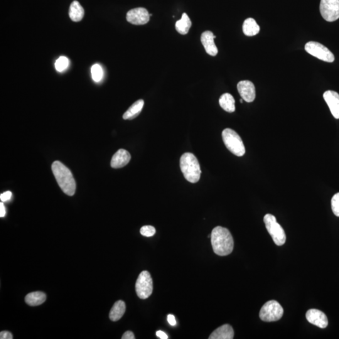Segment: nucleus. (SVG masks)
Returning a JSON list of instances; mask_svg holds the SVG:
<instances>
[{"label":"nucleus","mask_w":339,"mask_h":339,"mask_svg":"<svg viewBox=\"0 0 339 339\" xmlns=\"http://www.w3.org/2000/svg\"><path fill=\"white\" fill-rule=\"evenodd\" d=\"M210 239L214 252L218 256H227L232 252L234 240L227 228L217 226L211 232Z\"/></svg>","instance_id":"nucleus-1"},{"label":"nucleus","mask_w":339,"mask_h":339,"mask_svg":"<svg viewBox=\"0 0 339 339\" xmlns=\"http://www.w3.org/2000/svg\"><path fill=\"white\" fill-rule=\"evenodd\" d=\"M52 170L56 182L64 192L70 196L74 195L76 184L70 170L58 161L54 162L52 164Z\"/></svg>","instance_id":"nucleus-2"},{"label":"nucleus","mask_w":339,"mask_h":339,"mask_svg":"<svg viewBox=\"0 0 339 339\" xmlns=\"http://www.w3.org/2000/svg\"><path fill=\"white\" fill-rule=\"evenodd\" d=\"M180 166L184 178L189 182L196 183L200 180L202 172L198 160L194 154H183L180 158Z\"/></svg>","instance_id":"nucleus-3"},{"label":"nucleus","mask_w":339,"mask_h":339,"mask_svg":"<svg viewBox=\"0 0 339 339\" xmlns=\"http://www.w3.org/2000/svg\"><path fill=\"white\" fill-rule=\"evenodd\" d=\"M222 136L226 148L232 154L238 156H244L246 152L244 144L236 132L232 129L226 128L223 130Z\"/></svg>","instance_id":"nucleus-4"},{"label":"nucleus","mask_w":339,"mask_h":339,"mask_svg":"<svg viewBox=\"0 0 339 339\" xmlns=\"http://www.w3.org/2000/svg\"><path fill=\"white\" fill-rule=\"evenodd\" d=\"M264 222L275 244L284 245L286 240V232L282 226L277 222L276 218L274 215L268 214L264 216Z\"/></svg>","instance_id":"nucleus-5"},{"label":"nucleus","mask_w":339,"mask_h":339,"mask_svg":"<svg viewBox=\"0 0 339 339\" xmlns=\"http://www.w3.org/2000/svg\"><path fill=\"white\" fill-rule=\"evenodd\" d=\"M284 315V308L278 302L275 300L267 302L260 312L261 320L267 322H275L281 319Z\"/></svg>","instance_id":"nucleus-6"},{"label":"nucleus","mask_w":339,"mask_h":339,"mask_svg":"<svg viewBox=\"0 0 339 339\" xmlns=\"http://www.w3.org/2000/svg\"><path fill=\"white\" fill-rule=\"evenodd\" d=\"M153 280L150 272L143 271L140 274L135 284L138 296L141 299H146L153 292Z\"/></svg>","instance_id":"nucleus-7"},{"label":"nucleus","mask_w":339,"mask_h":339,"mask_svg":"<svg viewBox=\"0 0 339 339\" xmlns=\"http://www.w3.org/2000/svg\"><path fill=\"white\" fill-rule=\"evenodd\" d=\"M306 50L310 55L326 62H333L335 56L328 48L316 42L310 41L304 46Z\"/></svg>","instance_id":"nucleus-8"},{"label":"nucleus","mask_w":339,"mask_h":339,"mask_svg":"<svg viewBox=\"0 0 339 339\" xmlns=\"http://www.w3.org/2000/svg\"><path fill=\"white\" fill-rule=\"evenodd\" d=\"M321 16L326 22H335L339 18V0H321Z\"/></svg>","instance_id":"nucleus-9"},{"label":"nucleus","mask_w":339,"mask_h":339,"mask_svg":"<svg viewBox=\"0 0 339 339\" xmlns=\"http://www.w3.org/2000/svg\"><path fill=\"white\" fill-rule=\"evenodd\" d=\"M150 16L147 10L141 7L132 9L126 14L127 21L136 26L146 24L150 21Z\"/></svg>","instance_id":"nucleus-10"},{"label":"nucleus","mask_w":339,"mask_h":339,"mask_svg":"<svg viewBox=\"0 0 339 339\" xmlns=\"http://www.w3.org/2000/svg\"><path fill=\"white\" fill-rule=\"evenodd\" d=\"M238 90L240 96L247 102H252L256 98V89L254 84L250 80L240 81L238 84Z\"/></svg>","instance_id":"nucleus-11"},{"label":"nucleus","mask_w":339,"mask_h":339,"mask_svg":"<svg viewBox=\"0 0 339 339\" xmlns=\"http://www.w3.org/2000/svg\"><path fill=\"white\" fill-rule=\"evenodd\" d=\"M306 318L308 322L318 326L325 328L328 326V319L325 314L318 309H310L307 311Z\"/></svg>","instance_id":"nucleus-12"},{"label":"nucleus","mask_w":339,"mask_h":339,"mask_svg":"<svg viewBox=\"0 0 339 339\" xmlns=\"http://www.w3.org/2000/svg\"><path fill=\"white\" fill-rule=\"evenodd\" d=\"M324 99L328 104L332 114L336 119H339V94L334 90H326L324 94Z\"/></svg>","instance_id":"nucleus-13"},{"label":"nucleus","mask_w":339,"mask_h":339,"mask_svg":"<svg viewBox=\"0 0 339 339\" xmlns=\"http://www.w3.org/2000/svg\"><path fill=\"white\" fill-rule=\"evenodd\" d=\"M216 38V36L210 31H206L201 35V42L206 52L211 56H216L218 53V49L214 42Z\"/></svg>","instance_id":"nucleus-14"},{"label":"nucleus","mask_w":339,"mask_h":339,"mask_svg":"<svg viewBox=\"0 0 339 339\" xmlns=\"http://www.w3.org/2000/svg\"><path fill=\"white\" fill-rule=\"evenodd\" d=\"M131 154L126 150L120 149L112 156L110 166L113 168H120L129 163Z\"/></svg>","instance_id":"nucleus-15"},{"label":"nucleus","mask_w":339,"mask_h":339,"mask_svg":"<svg viewBox=\"0 0 339 339\" xmlns=\"http://www.w3.org/2000/svg\"><path fill=\"white\" fill-rule=\"evenodd\" d=\"M234 330L229 324L220 326L210 334V339H232L234 338Z\"/></svg>","instance_id":"nucleus-16"},{"label":"nucleus","mask_w":339,"mask_h":339,"mask_svg":"<svg viewBox=\"0 0 339 339\" xmlns=\"http://www.w3.org/2000/svg\"><path fill=\"white\" fill-rule=\"evenodd\" d=\"M125 311H126V304L122 300L117 301L110 310V320L113 322L119 320L124 316Z\"/></svg>","instance_id":"nucleus-17"},{"label":"nucleus","mask_w":339,"mask_h":339,"mask_svg":"<svg viewBox=\"0 0 339 339\" xmlns=\"http://www.w3.org/2000/svg\"><path fill=\"white\" fill-rule=\"evenodd\" d=\"M260 27L256 20L252 18L246 20L243 23L242 31L244 35L252 36L257 35L260 32Z\"/></svg>","instance_id":"nucleus-18"},{"label":"nucleus","mask_w":339,"mask_h":339,"mask_svg":"<svg viewBox=\"0 0 339 339\" xmlns=\"http://www.w3.org/2000/svg\"><path fill=\"white\" fill-rule=\"evenodd\" d=\"M68 14H70V18L73 22H80L82 20L84 16V10L80 6V2L74 1L70 4Z\"/></svg>","instance_id":"nucleus-19"},{"label":"nucleus","mask_w":339,"mask_h":339,"mask_svg":"<svg viewBox=\"0 0 339 339\" xmlns=\"http://www.w3.org/2000/svg\"><path fill=\"white\" fill-rule=\"evenodd\" d=\"M144 106V100H137L124 112L122 118H124V120H126L135 118L140 114Z\"/></svg>","instance_id":"nucleus-20"},{"label":"nucleus","mask_w":339,"mask_h":339,"mask_svg":"<svg viewBox=\"0 0 339 339\" xmlns=\"http://www.w3.org/2000/svg\"><path fill=\"white\" fill-rule=\"evenodd\" d=\"M46 294L43 292H35L27 294L24 298L26 304L30 306H40L46 302Z\"/></svg>","instance_id":"nucleus-21"},{"label":"nucleus","mask_w":339,"mask_h":339,"mask_svg":"<svg viewBox=\"0 0 339 339\" xmlns=\"http://www.w3.org/2000/svg\"><path fill=\"white\" fill-rule=\"evenodd\" d=\"M220 107L226 112H235V100L232 96L230 93H225L221 96L220 98Z\"/></svg>","instance_id":"nucleus-22"},{"label":"nucleus","mask_w":339,"mask_h":339,"mask_svg":"<svg viewBox=\"0 0 339 339\" xmlns=\"http://www.w3.org/2000/svg\"><path fill=\"white\" fill-rule=\"evenodd\" d=\"M192 26V22L188 14L186 13L182 14L180 20L176 22V31L182 35H186L190 30Z\"/></svg>","instance_id":"nucleus-23"},{"label":"nucleus","mask_w":339,"mask_h":339,"mask_svg":"<svg viewBox=\"0 0 339 339\" xmlns=\"http://www.w3.org/2000/svg\"><path fill=\"white\" fill-rule=\"evenodd\" d=\"M70 61L66 56H60L58 60H56L55 66L56 70L58 72H62L67 68L68 66Z\"/></svg>","instance_id":"nucleus-24"},{"label":"nucleus","mask_w":339,"mask_h":339,"mask_svg":"<svg viewBox=\"0 0 339 339\" xmlns=\"http://www.w3.org/2000/svg\"><path fill=\"white\" fill-rule=\"evenodd\" d=\"M92 74L93 80L95 82H100L102 78L103 72L102 67L99 64H95L92 68Z\"/></svg>","instance_id":"nucleus-25"},{"label":"nucleus","mask_w":339,"mask_h":339,"mask_svg":"<svg viewBox=\"0 0 339 339\" xmlns=\"http://www.w3.org/2000/svg\"><path fill=\"white\" fill-rule=\"evenodd\" d=\"M140 233L144 236L152 237L156 233V228L152 226H143L140 230Z\"/></svg>","instance_id":"nucleus-26"},{"label":"nucleus","mask_w":339,"mask_h":339,"mask_svg":"<svg viewBox=\"0 0 339 339\" xmlns=\"http://www.w3.org/2000/svg\"><path fill=\"white\" fill-rule=\"evenodd\" d=\"M331 206L334 214L339 217V192L333 196L331 200Z\"/></svg>","instance_id":"nucleus-27"},{"label":"nucleus","mask_w":339,"mask_h":339,"mask_svg":"<svg viewBox=\"0 0 339 339\" xmlns=\"http://www.w3.org/2000/svg\"><path fill=\"white\" fill-rule=\"evenodd\" d=\"M12 196V193L11 192L7 191L6 192L1 194V196H0V200H1L3 202H6V201H8L11 200Z\"/></svg>","instance_id":"nucleus-28"},{"label":"nucleus","mask_w":339,"mask_h":339,"mask_svg":"<svg viewBox=\"0 0 339 339\" xmlns=\"http://www.w3.org/2000/svg\"><path fill=\"white\" fill-rule=\"evenodd\" d=\"M13 338V335L8 331H2L0 333V338L1 339H12Z\"/></svg>","instance_id":"nucleus-29"},{"label":"nucleus","mask_w":339,"mask_h":339,"mask_svg":"<svg viewBox=\"0 0 339 339\" xmlns=\"http://www.w3.org/2000/svg\"><path fill=\"white\" fill-rule=\"evenodd\" d=\"M122 339H134V334L132 331H127L122 335Z\"/></svg>","instance_id":"nucleus-30"},{"label":"nucleus","mask_w":339,"mask_h":339,"mask_svg":"<svg viewBox=\"0 0 339 339\" xmlns=\"http://www.w3.org/2000/svg\"><path fill=\"white\" fill-rule=\"evenodd\" d=\"M167 320H168L170 325L172 326H175L176 325L175 316L173 315L170 314V315L168 316V318H167Z\"/></svg>","instance_id":"nucleus-31"},{"label":"nucleus","mask_w":339,"mask_h":339,"mask_svg":"<svg viewBox=\"0 0 339 339\" xmlns=\"http://www.w3.org/2000/svg\"><path fill=\"white\" fill-rule=\"evenodd\" d=\"M6 214V208L3 202L0 203V217L4 218Z\"/></svg>","instance_id":"nucleus-32"},{"label":"nucleus","mask_w":339,"mask_h":339,"mask_svg":"<svg viewBox=\"0 0 339 339\" xmlns=\"http://www.w3.org/2000/svg\"><path fill=\"white\" fill-rule=\"evenodd\" d=\"M156 334V336L161 339H167L168 338V336H167L166 334L164 332H162L161 330L157 331Z\"/></svg>","instance_id":"nucleus-33"},{"label":"nucleus","mask_w":339,"mask_h":339,"mask_svg":"<svg viewBox=\"0 0 339 339\" xmlns=\"http://www.w3.org/2000/svg\"><path fill=\"white\" fill-rule=\"evenodd\" d=\"M243 100H243L242 98V99L240 100V102L242 103Z\"/></svg>","instance_id":"nucleus-34"}]
</instances>
